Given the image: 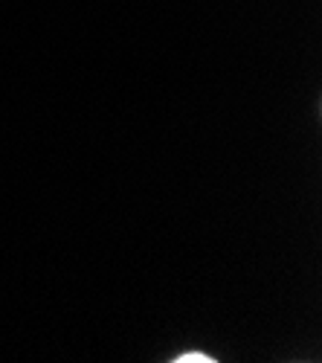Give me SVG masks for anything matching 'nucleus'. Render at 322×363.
I'll list each match as a JSON object with an SVG mask.
<instances>
[{
    "label": "nucleus",
    "instance_id": "nucleus-1",
    "mask_svg": "<svg viewBox=\"0 0 322 363\" xmlns=\"http://www.w3.org/2000/svg\"><path fill=\"white\" fill-rule=\"evenodd\" d=\"M174 363H215L212 354H203V352H183L174 357Z\"/></svg>",
    "mask_w": 322,
    "mask_h": 363
}]
</instances>
